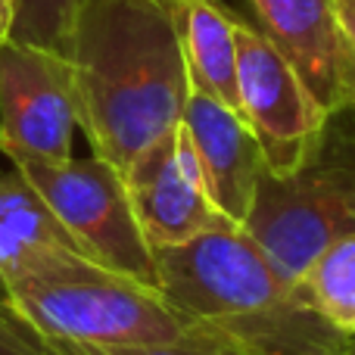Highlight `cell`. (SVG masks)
<instances>
[{"mask_svg": "<svg viewBox=\"0 0 355 355\" xmlns=\"http://www.w3.org/2000/svg\"><path fill=\"white\" fill-rule=\"evenodd\" d=\"M178 0H81L62 56L78 128L119 175L181 125L190 78Z\"/></svg>", "mask_w": 355, "mask_h": 355, "instance_id": "obj_1", "label": "cell"}, {"mask_svg": "<svg viewBox=\"0 0 355 355\" xmlns=\"http://www.w3.org/2000/svg\"><path fill=\"white\" fill-rule=\"evenodd\" d=\"M156 290L190 327L243 355H346L352 343L315 315L256 240L227 218L156 250Z\"/></svg>", "mask_w": 355, "mask_h": 355, "instance_id": "obj_2", "label": "cell"}, {"mask_svg": "<svg viewBox=\"0 0 355 355\" xmlns=\"http://www.w3.org/2000/svg\"><path fill=\"white\" fill-rule=\"evenodd\" d=\"M3 296L31 327L69 343H168L190 331L156 287L103 268L81 252L53 256Z\"/></svg>", "mask_w": 355, "mask_h": 355, "instance_id": "obj_3", "label": "cell"}, {"mask_svg": "<svg viewBox=\"0 0 355 355\" xmlns=\"http://www.w3.org/2000/svg\"><path fill=\"white\" fill-rule=\"evenodd\" d=\"M243 231L290 284L327 243L355 234V110L327 119L300 172H262Z\"/></svg>", "mask_w": 355, "mask_h": 355, "instance_id": "obj_4", "label": "cell"}, {"mask_svg": "<svg viewBox=\"0 0 355 355\" xmlns=\"http://www.w3.org/2000/svg\"><path fill=\"white\" fill-rule=\"evenodd\" d=\"M12 166L44 196L81 256L156 287V252L135 218L122 175L110 162L91 153L62 162L12 159Z\"/></svg>", "mask_w": 355, "mask_h": 355, "instance_id": "obj_5", "label": "cell"}, {"mask_svg": "<svg viewBox=\"0 0 355 355\" xmlns=\"http://www.w3.org/2000/svg\"><path fill=\"white\" fill-rule=\"evenodd\" d=\"M234 35L240 116L256 137L265 172L287 178L306 166L331 116L259 25L237 16Z\"/></svg>", "mask_w": 355, "mask_h": 355, "instance_id": "obj_6", "label": "cell"}, {"mask_svg": "<svg viewBox=\"0 0 355 355\" xmlns=\"http://www.w3.org/2000/svg\"><path fill=\"white\" fill-rule=\"evenodd\" d=\"M78 128L69 60L37 44H0V153L62 162Z\"/></svg>", "mask_w": 355, "mask_h": 355, "instance_id": "obj_7", "label": "cell"}, {"mask_svg": "<svg viewBox=\"0 0 355 355\" xmlns=\"http://www.w3.org/2000/svg\"><path fill=\"white\" fill-rule=\"evenodd\" d=\"M135 218L156 250L193 240L221 221L202 184L200 162L184 125L156 141L122 172Z\"/></svg>", "mask_w": 355, "mask_h": 355, "instance_id": "obj_8", "label": "cell"}, {"mask_svg": "<svg viewBox=\"0 0 355 355\" xmlns=\"http://www.w3.org/2000/svg\"><path fill=\"white\" fill-rule=\"evenodd\" d=\"M259 28L293 62L327 116L355 110V62L340 35L334 0H250Z\"/></svg>", "mask_w": 355, "mask_h": 355, "instance_id": "obj_9", "label": "cell"}, {"mask_svg": "<svg viewBox=\"0 0 355 355\" xmlns=\"http://www.w3.org/2000/svg\"><path fill=\"white\" fill-rule=\"evenodd\" d=\"M212 206L231 225L243 227L262 178V153L243 116L200 91H190L181 119Z\"/></svg>", "mask_w": 355, "mask_h": 355, "instance_id": "obj_10", "label": "cell"}, {"mask_svg": "<svg viewBox=\"0 0 355 355\" xmlns=\"http://www.w3.org/2000/svg\"><path fill=\"white\" fill-rule=\"evenodd\" d=\"M234 19L237 16L221 0H178L175 6L190 91L215 97L240 112Z\"/></svg>", "mask_w": 355, "mask_h": 355, "instance_id": "obj_11", "label": "cell"}, {"mask_svg": "<svg viewBox=\"0 0 355 355\" xmlns=\"http://www.w3.org/2000/svg\"><path fill=\"white\" fill-rule=\"evenodd\" d=\"M293 287L334 331L355 337V234L327 243Z\"/></svg>", "mask_w": 355, "mask_h": 355, "instance_id": "obj_12", "label": "cell"}, {"mask_svg": "<svg viewBox=\"0 0 355 355\" xmlns=\"http://www.w3.org/2000/svg\"><path fill=\"white\" fill-rule=\"evenodd\" d=\"M0 227L41 252H78L75 240L56 221L44 196L16 166L12 172L0 175Z\"/></svg>", "mask_w": 355, "mask_h": 355, "instance_id": "obj_13", "label": "cell"}, {"mask_svg": "<svg viewBox=\"0 0 355 355\" xmlns=\"http://www.w3.org/2000/svg\"><path fill=\"white\" fill-rule=\"evenodd\" d=\"M81 0H16L12 41L37 44L62 53Z\"/></svg>", "mask_w": 355, "mask_h": 355, "instance_id": "obj_14", "label": "cell"}, {"mask_svg": "<svg viewBox=\"0 0 355 355\" xmlns=\"http://www.w3.org/2000/svg\"><path fill=\"white\" fill-rule=\"evenodd\" d=\"M0 355H60L53 337L31 327L0 293Z\"/></svg>", "mask_w": 355, "mask_h": 355, "instance_id": "obj_15", "label": "cell"}, {"mask_svg": "<svg viewBox=\"0 0 355 355\" xmlns=\"http://www.w3.org/2000/svg\"><path fill=\"white\" fill-rule=\"evenodd\" d=\"M53 256H60V252H41L22 243L19 237H12L6 227H0V293L37 275Z\"/></svg>", "mask_w": 355, "mask_h": 355, "instance_id": "obj_16", "label": "cell"}, {"mask_svg": "<svg viewBox=\"0 0 355 355\" xmlns=\"http://www.w3.org/2000/svg\"><path fill=\"white\" fill-rule=\"evenodd\" d=\"M334 16H337L340 35H343L346 50L355 62V0H334Z\"/></svg>", "mask_w": 355, "mask_h": 355, "instance_id": "obj_17", "label": "cell"}, {"mask_svg": "<svg viewBox=\"0 0 355 355\" xmlns=\"http://www.w3.org/2000/svg\"><path fill=\"white\" fill-rule=\"evenodd\" d=\"M12 22H16V0H0V44L12 37Z\"/></svg>", "mask_w": 355, "mask_h": 355, "instance_id": "obj_18", "label": "cell"}, {"mask_svg": "<svg viewBox=\"0 0 355 355\" xmlns=\"http://www.w3.org/2000/svg\"><path fill=\"white\" fill-rule=\"evenodd\" d=\"M346 355H355V337H352V343H349V349H346Z\"/></svg>", "mask_w": 355, "mask_h": 355, "instance_id": "obj_19", "label": "cell"}]
</instances>
